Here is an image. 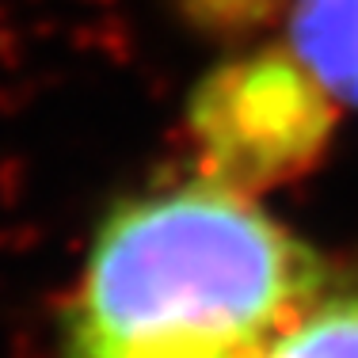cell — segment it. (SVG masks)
<instances>
[{
    "instance_id": "obj_1",
    "label": "cell",
    "mask_w": 358,
    "mask_h": 358,
    "mask_svg": "<svg viewBox=\"0 0 358 358\" xmlns=\"http://www.w3.org/2000/svg\"><path fill=\"white\" fill-rule=\"evenodd\" d=\"M331 278L252 191L194 168L107 206L54 358H255Z\"/></svg>"
},
{
    "instance_id": "obj_2",
    "label": "cell",
    "mask_w": 358,
    "mask_h": 358,
    "mask_svg": "<svg viewBox=\"0 0 358 358\" xmlns=\"http://www.w3.org/2000/svg\"><path fill=\"white\" fill-rule=\"evenodd\" d=\"M331 103L286 50H252L194 88L187 122L199 168L259 194L313 168L331 138Z\"/></svg>"
},
{
    "instance_id": "obj_3",
    "label": "cell",
    "mask_w": 358,
    "mask_h": 358,
    "mask_svg": "<svg viewBox=\"0 0 358 358\" xmlns=\"http://www.w3.org/2000/svg\"><path fill=\"white\" fill-rule=\"evenodd\" d=\"M289 54L336 107L358 110V0H294Z\"/></svg>"
},
{
    "instance_id": "obj_4",
    "label": "cell",
    "mask_w": 358,
    "mask_h": 358,
    "mask_svg": "<svg viewBox=\"0 0 358 358\" xmlns=\"http://www.w3.org/2000/svg\"><path fill=\"white\" fill-rule=\"evenodd\" d=\"M255 358H358V278H331Z\"/></svg>"
},
{
    "instance_id": "obj_5",
    "label": "cell",
    "mask_w": 358,
    "mask_h": 358,
    "mask_svg": "<svg viewBox=\"0 0 358 358\" xmlns=\"http://www.w3.org/2000/svg\"><path fill=\"white\" fill-rule=\"evenodd\" d=\"M194 15L210 23V27H225V23H241V27H252L267 15L271 0H183Z\"/></svg>"
}]
</instances>
